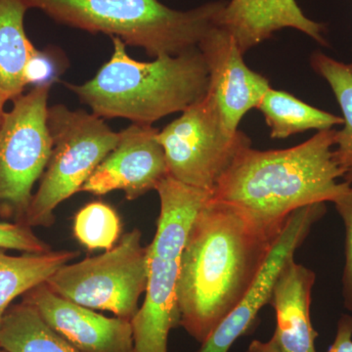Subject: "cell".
Here are the masks:
<instances>
[{"label":"cell","mask_w":352,"mask_h":352,"mask_svg":"<svg viewBox=\"0 0 352 352\" xmlns=\"http://www.w3.org/2000/svg\"><path fill=\"white\" fill-rule=\"evenodd\" d=\"M336 129L302 144L261 151L248 147L217 183L212 196L245 210L261 223L283 228L298 208L335 201L351 184L335 159Z\"/></svg>","instance_id":"7a4b0ae2"},{"label":"cell","mask_w":352,"mask_h":352,"mask_svg":"<svg viewBox=\"0 0 352 352\" xmlns=\"http://www.w3.org/2000/svg\"><path fill=\"white\" fill-rule=\"evenodd\" d=\"M0 346L6 352H80L25 300L7 310L0 324Z\"/></svg>","instance_id":"d6986e66"},{"label":"cell","mask_w":352,"mask_h":352,"mask_svg":"<svg viewBox=\"0 0 352 352\" xmlns=\"http://www.w3.org/2000/svg\"><path fill=\"white\" fill-rule=\"evenodd\" d=\"M141 240L133 229L104 254L66 264L45 285L69 302L131 321L147 285L148 245Z\"/></svg>","instance_id":"52a82bcc"},{"label":"cell","mask_w":352,"mask_h":352,"mask_svg":"<svg viewBox=\"0 0 352 352\" xmlns=\"http://www.w3.org/2000/svg\"><path fill=\"white\" fill-rule=\"evenodd\" d=\"M25 302L80 352H133L131 321L107 317L65 300L45 284L28 293Z\"/></svg>","instance_id":"4fadbf2b"},{"label":"cell","mask_w":352,"mask_h":352,"mask_svg":"<svg viewBox=\"0 0 352 352\" xmlns=\"http://www.w3.org/2000/svg\"><path fill=\"white\" fill-rule=\"evenodd\" d=\"M327 352H352V315L340 317L336 339Z\"/></svg>","instance_id":"d4e9b609"},{"label":"cell","mask_w":352,"mask_h":352,"mask_svg":"<svg viewBox=\"0 0 352 352\" xmlns=\"http://www.w3.org/2000/svg\"><path fill=\"white\" fill-rule=\"evenodd\" d=\"M256 109L263 113L273 139L288 138L311 129L326 131L344 124L342 117L308 105L283 90L271 87Z\"/></svg>","instance_id":"ac0fdd59"},{"label":"cell","mask_w":352,"mask_h":352,"mask_svg":"<svg viewBox=\"0 0 352 352\" xmlns=\"http://www.w3.org/2000/svg\"><path fill=\"white\" fill-rule=\"evenodd\" d=\"M112 56L91 80L67 85L102 119L122 118L152 124L183 112L208 94V71L199 47L142 62L129 56L122 39L112 38Z\"/></svg>","instance_id":"3957f363"},{"label":"cell","mask_w":352,"mask_h":352,"mask_svg":"<svg viewBox=\"0 0 352 352\" xmlns=\"http://www.w3.org/2000/svg\"><path fill=\"white\" fill-rule=\"evenodd\" d=\"M159 129L152 124H134L120 131L115 148L97 166L80 192L103 196L122 191L127 200L145 195L168 175Z\"/></svg>","instance_id":"8fae6325"},{"label":"cell","mask_w":352,"mask_h":352,"mask_svg":"<svg viewBox=\"0 0 352 352\" xmlns=\"http://www.w3.org/2000/svg\"><path fill=\"white\" fill-rule=\"evenodd\" d=\"M247 352H283L279 346L275 344L274 340L271 339L270 342H263L261 340H254L250 344Z\"/></svg>","instance_id":"484cf974"},{"label":"cell","mask_w":352,"mask_h":352,"mask_svg":"<svg viewBox=\"0 0 352 352\" xmlns=\"http://www.w3.org/2000/svg\"><path fill=\"white\" fill-rule=\"evenodd\" d=\"M0 352H6L3 349H2L1 346H0Z\"/></svg>","instance_id":"83f0119b"},{"label":"cell","mask_w":352,"mask_h":352,"mask_svg":"<svg viewBox=\"0 0 352 352\" xmlns=\"http://www.w3.org/2000/svg\"><path fill=\"white\" fill-rule=\"evenodd\" d=\"M47 124L52 152L25 215L30 227L52 226L58 206L80 192L120 138L95 113L61 104L48 107Z\"/></svg>","instance_id":"8992f818"},{"label":"cell","mask_w":352,"mask_h":352,"mask_svg":"<svg viewBox=\"0 0 352 352\" xmlns=\"http://www.w3.org/2000/svg\"><path fill=\"white\" fill-rule=\"evenodd\" d=\"M50 88L34 87L27 94H21L0 122V214L25 219L32 189L50 162Z\"/></svg>","instance_id":"9c48e42d"},{"label":"cell","mask_w":352,"mask_h":352,"mask_svg":"<svg viewBox=\"0 0 352 352\" xmlns=\"http://www.w3.org/2000/svg\"><path fill=\"white\" fill-rule=\"evenodd\" d=\"M311 66L330 85L342 113V129L336 132L333 155L342 179L352 184V68L322 52L311 56Z\"/></svg>","instance_id":"ffe728a7"},{"label":"cell","mask_w":352,"mask_h":352,"mask_svg":"<svg viewBox=\"0 0 352 352\" xmlns=\"http://www.w3.org/2000/svg\"><path fill=\"white\" fill-rule=\"evenodd\" d=\"M208 71V92L214 95L227 129L239 131L241 120L270 89V80L245 65L233 36L215 25L199 44Z\"/></svg>","instance_id":"7c38bea8"},{"label":"cell","mask_w":352,"mask_h":352,"mask_svg":"<svg viewBox=\"0 0 352 352\" xmlns=\"http://www.w3.org/2000/svg\"><path fill=\"white\" fill-rule=\"evenodd\" d=\"M333 204L344 221L346 230V263L342 274V296L344 307L352 314V186Z\"/></svg>","instance_id":"7402d4cb"},{"label":"cell","mask_w":352,"mask_h":352,"mask_svg":"<svg viewBox=\"0 0 352 352\" xmlns=\"http://www.w3.org/2000/svg\"><path fill=\"white\" fill-rule=\"evenodd\" d=\"M326 203L314 204L289 215L263 267L242 300L208 336L198 352H229L234 342L251 330L259 310L270 303L280 271L307 237L315 222L324 217Z\"/></svg>","instance_id":"30bf717a"},{"label":"cell","mask_w":352,"mask_h":352,"mask_svg":"<svg viewBox=\"0 0 352 352\" xmlns=\"http://www.w3.org/2000/svg\"><path fill=\"white\" fill-rule=\"evenodd\" d=\"M0 249L16 250L25 252L51 251L50 245L39 239L24 223L0 222Z\"/></svg>","instance_id":"603a6c76"},{"label":"cell","mask_w":352,"mask_h":352,"mask_svg":"<svg viewBox=\"0 0 352 352\" xmlns=\"http://www.w3.org/2000/svg\"><path fill=\"white\" fill-rule=\"evenodd\" d=\"M59 67L54 55L48 54L47 51L36 50L27 65L25 80L28 85L34 87L51 85L56 80Z\"/></svg>","instance_id":"cb8c5ba5"},{"label":"cell","mask_w":352,"mask_h":352,"mask_svg":"<svg viewBox=\"0 0 352 352\" xmlns=\"http://www.w3.org/2000/svg\"><path fill=\"white\" fill-rule=\"evenodd\" d=\"M78 256V252L52 250L10 256L0 249V324L16 298L45 284L60 268Z\"/></svg>","instance_id":"e0dca14e"},{"label":"cell","mask_w":352,"mask_h":352,"mask_svg":"<svg viewBox=\"0 0 352 352\" xmlns=\"http://www.w3.org/2000/svg\"><path fill=\"white\" fill-rule=\"evenodd\" d=\"M8 100H11L10 97L2 88H0V122H1L2 118H3L4 113H6L4 106Z\"/></svg>","instance_id":"4316f807"},{"label":"cell","mask_w":352,"mask_h":352,"mask_svg":"<svg viewBox=\"0 0 352 352\" xmlns=\"http://www.w3.org/2000/svg\"><path fill=\"white\" fill-rule=\"evenodd\" d=\"M219 25L233 36L244 55L284 29L302 32L328 46L326 25L307 17L296 0H229Z\"/></svg>","instance_id":"5bb4252c"},{"label":"cell","mask_w":352,"mask_h":352,"mask_svg":"<svg viewBox=\"0 0 352 352\" xmlns=\"http://www.w3.org/2000/svg\"><path fill=\"white\" fill-rule=\"evenodd\" d=\"M157 140L170 177L212 193L236 157L252 146L244 132L227 129L214 95L208 91L159 131Z\"/></svg>","instance_id":"ba28073f"},{"label":"cell","mask_w":352,"mask_h":352,"mask_svg":"<svg viewBox=\"0 0 352 352\" xmlns=\"http://www.w3.org/2000/svg\"><path fill=\"white\" fill-rule=\"evenodd\" d=\"M316 275L295 258L278 275L270 305L276 312V330L271 338L283 352H317V333L310 319L311 293Z\"/></svg>","instance_id":"9a60e30c"},{"label":"cell","mask_w":352,"mask_h":352,"mask_svg":"<svg viewBox=\"0 0 352 352\" xmlns=\"http://www.w3.org/2000/svg\"><path fill=\"white\" fill-rule=\"evenodd\" d=\"M24 0H0V88L12 100L23 94L27 65L36 48L25 31Z\"/></svg>","instance_id":"2e32d148"},{"label":"cell","mask_w":352,"mask_h":352,"mask_svg":"<svg viewBox=\"0 0 352 352\" xmlns=\"http://www.w3.org/2000/svg\"><path fill=\"white\" fill-rule=\"evenodd\" d=\"M120 233L119 215L103 201H92L76 214L74 234L80 244L89 251L113 249Z\"/></svg>","instance_id":"44dd1931"},{"label":"cell","mask_w":352,"mask_h":352,"mask_svg":"<svg viewBox=\"0 0 352 352\" xmlns=\"http://www.w3.org/2000/svg\"><path fill=\"white\" fill-rule=\"evenodd\" d=\"M349 65H351V67L352 68V61H351V63H349Z\"/></svg>","instance_id":"f1b7e54d"},{"label":"cell","mask_w":352,"mask_h":352,"mask_svg":"<svg viewBox=\"0 0 352 352\" xmlns=\"http://www.w3.org/2000/svg\"><path fill=\"white\" fill-rule=\"evenodd\" d=\"M156 191L161 208L156 234L148 245L144 300L131 320L133 352H168L170 330L179 326L177 284L183 248L196 214L212 196L170 175Z\"/></svg>","instance_id":"5b68a950"},{"label":"cell","mask_w":352,"mask_h":352,"mask_svg":"<svg viewBox=\"0 0 352 352\" xmlns=\"http://www.w3.org/2000/svg\"><path fill=\"white\" fill-rule=\"evenodd\" d=\"M283 228L212 196L204 204L183 248L177 284L179 326L192 338L205 342L242 300Z\"/></svg>","instance_id":"6da1fadb"},{"label":"cell","mask_w":352,"mask_h":352,"mask_svg":"<svg viewBox=\"0 0 352 352\" xmlns=\"http://www.w3.org/2000/svg\"><path fill=\"white\" fill-rule=\"evenodd\" d=\"M59 24L119 38L152 58L176 56L198 48L219 25L226 1L175 10L159 0H24Z\"/></svg>","instance_id":"277c9868"}]
</instances>
